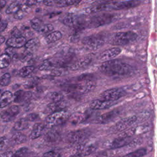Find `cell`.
I'll return each mask as SVG.
<instances>
[{
	"mask_svg": "<svg viewBox=\"0 0 157 157\" xmlns=\"http://www.w3.org/2000/svg\"><path fill=\"white\" fill-rule=\"evenodd\" d=\"M140 1H114L103 3L94 6L93 11L94 13L106 10H121L132 8L139 6Z\"/></svg>",
	"mask_w": 157,
	"mask_h": 157,
	"instance_id": "obj_2",
	"label": "cell"
},
{
	"mask_svg": "<svg viewBox=\"0 0 157 157\" xmlns=\"http://www.w3.org/2000/svg\"><path fill=\"white\" fill-rule=\"evenodd\" d=\"M1 9H2L5 6H6V1H3V0H1Z\"/></svg>",
	"mask_w": 157,
	"mask_h": 157,
	"instance_id": "obj_52",
	"label": "cell"
},
{
	"mask_svg": "<svg viewBox=\"0 0 157 157\" xmlns=\"http://www.w3.org/2000/svg\"><path fill=\"white\" fill-rule=\"evenodd\" d=\"M53 26L52 24H45L39 30V33L41 34H50L52 32H53L52 31L53 30Z\"/></svg>",
	"mask_w": 157,
	"mask_h": 157,
	"instance_id": "obj_36",
	"label": "cell"
},
{
	"mask_svg": "<svg viewBox=\"0 0 157 157\" xmlns=\"http://www.w3.org/2000/svg\"><path fill=\"white\" fill-rule=\"evenodd\" d=\"M26 140H27L26 136L20 132H15L12 135L11 137V141L15 145L24 143L26 141Z\"/></svg>",
	"mask_w": 157,
	"mask_h": 157,
	"instance_id": "obj_24",
	"label": "cell"
},
{
	"mask_svg": "<svg viewBox=\"0 0 157 157\" xmlns=\"http://www.w3.org/2000/svg\"><path fill=\"white\" fill-rule=\"evenodd\" d=\"M22 7V6L21 3L18 1H15L10 4L9 7L7 8L6 10V13L7 14H12L15 13L17 12H18L19 10H20Z\"/></svg>",
	"mask_w": 157,
	"mask_h": 157,
	"instance_id": "obj_27",
	"label": "cell"
},
{
	"mask_svg": "<svg viewBox=\"0 0 157 157\" xmlns=\"http://www.w3.org/2000/svg\"><path fill=\"white\" fill-rule=\"evenodd\" d=\"M10 63V56L6 53H3L0 58V67L1 69L5 68L9 66Z\"/></svg>",
	"mask_w": 157,
	"mask_h": 157,
	"instance_id": "obj_32",
	"label": "cell"
},
{
	"mask_svg": "<svg viewBox=\"0 0 157 157\" xmlns=\"http://www.w3.org/2000/svg\"><path fill=\"white\" fill-rule=\"evenodd\" d=\"M42 157H60V154L58 152L52 150L44 153Z\"/></svg>",
	"mask_w": 157,
	"mask_h": 157,
	"instance_id": "obj_41",
	"label": "cell"
},
{
	"mask_svg": "<svg viewBox=\"0 0 157 157\" xmlns=\"http://www.w3.org/2000/svg\"><path fill=\"white\" fill-rule=\"evenodd\" d=\"M95 87L94 83L88 78H82L73 86V89L80 94H86L92 91Z\"/></svg>",
	"mask_w": 157,
	"mask_h": 157,
	"instance_id": "obj_9",
	"label": "cell"
},
{
	"mask_svg": "<svg viewBox=\"0 0 157 157\" xmlns=\"http://www.w3.org/2000/svg\"><path fill=\"white\" fill-rule=\"evenodd\" d=\"M137 37V34L131 31L117 33L111 39L113 45H125L134 42Z\"/></svg>",
	"mask_w": 157,
	"mask_h": 157,
	"instance_id": "obj_4",
	"label": "cell"
},
{
	"mask_svg": "<svg viewBox=\"0 0 157 157\" xmlns=\"http://www.w3.org/2000/svg\"><path fill=\"white\" fill-rule=\"evenodd\" d=\"M121 52L119 47H112L102 52L99 55V59L104 62L114 59Z\"/></svg>",
	"mask_w": 157,
	"mask_h": 157,
	"instance_id": "obj_11",
	"label": "cell"
},
{
	"mask_svg": "<svg viewBox=\"0 0 157 157\" xmlns=\"http://www.w3.org/2000/svg\"><path fill=\"white\" fill-rule=\"evenodd\" d=\"M25 13V10L21 7V9L20 10H19L18 12H17L16 13H15L13 14V17L16 20H21L24 17Z\"/></svg>",
	"mask_w": 157,
	"mask_h": 157,
	"instance_id": "obj_42",
	"label": "cell"
},
{
	"mask_svg": "<svg viewBox=\"0 0 157 157\" xmlns=\"http://www.w3.org/2000/svg\"><path fill=\"white\" fill-rule=\"evenodd\" d=\"M32 93L28 91L18 90L13 94V102L15 103H25L29 101Z\"/></svg>",
	"mask_w": 157,
	"mask_h": 157,
	"instance_id": "obj_15",
	"label": "cell"
},
{
	"mask_svg": "<svg viewBox=\"0 0 157 157\" xmlns=\"http://www.w3.org/2000/svg\"><path fill=\"white\" fill-rule=\"evenodd\" d=\"M118 115V112L113 110L99 116L96 119V122L98 123H107L112 120Z\"/></svg>",
	"mask_w": 157,
	"mask_h": 157,
	"instance_id": "obj_19",
	"label": "cell"
},
{
	"mask_svg": "<svg viewBox=\"0 0 157 157\" xmlns=\"http://www.w3.org/2000/svg\"><path fill=\"white\" fill-rule=\"evenodd\" d=\"M83 45L90 50H97L102 47L104 44V40L101 37L96 36H89L82 39Z\"/></svg>",
	"mask_w": 157,
	"mask_h": 157,
	"instance_id": "obj_8",
	"label": "cell"
},
{
	"mask_svg": "<svg viewBox=\"0 0 157 157\" xmlns=\"http://www.w3.org/2000/svg\"><path fill=\"white\" fill-rule=\"evenodd\" d=\"M116 17L114 14L110 13H103L99 15H96L91 17L87 24V27L97 28L102 25H107L115 20Z\"/></svg>",
	"mask_w": 157,
	"mask_h": 157,
	"instance_id": "obj_6",
	"label": "cell"
},
{
	"mask_svg": "<svg viewBox=\"0 0 157 157\" xmlns=\"http://www.w3.org/2000/svg\"><path fill=\"white\" fill-rule=\"evenodd\" d=\"M11 34H12V37H20V36H22L20 31L17 27H14L12 29V30L11 31Z\"/></svg>",
	"mask_w": 157,
	"mask_h": 157,
	"instance_id": "obj_44",
	"label": "cell"
},
{
	"mask_svg": "<svg viewBox=\"0 0 157 157\" xmlns=\"http://www.w3.org/2000/svg\"><path fill=\"white\" fill-rule=\"evenodd\" d=\"M63 23L68 26H72L74 25V18L72 15L67 14L63 18Z\"/></svg>",
	"mask_w": 157,
	"mask_h": 157,
	"instance_id": "obj_39",
	"label": "cell"
},
{
	"mask_svg": "<svg viewBox=\"0 0 157 157\" xmlns=\"http://www.w3.org/2000/svg\"><path fill=\"white\" fill-rule=\"evenodd\" d=\"M19 107L18 105H13L2 111L1 113V118L4 122H9L13 120V118L19 113Z\"/></svg>",
	"mask_w": 157,
	"mask_h": 157,
	"instance_id": "obj_10",
	"label": "cell"
},
{
	"mask_svg": "<svg viewBox=\"0 0 157 157\" xmlns=\"http://www.w3.org/2000/svg\"><path fill=\"white\" fill-rule=\"evenodd\" d=\"M26 39L24 36L11 37L9 38L6 42V44L9 47L20 48L25 46L26 43Z\"/></svg>",
	"mask_w": 157,
	"mask_h": 157,
	"instance_id": "obj_16",
	"label": "cell"
},
{
	"mask_svg": "<svg viewBox=\"0 0 157 157\" xmlns=\"http://www.w3.org/2000/svg\"><path fill=\"white\" fill-rule=\"evenodd\" d=\"M7 26V22L5 20H1V26H0V31L1 32L4 31Z\"/></svg>",
	"mask_w": 157,
	"mask_h": 157,
	"instance_id": "obj_47",
	"label": "cell"
},
{
	"mask_svg": "<svg viewBox=\"0 0 157 157\" xmlns=\"http://www.w3.org/2000/svg\"><path fill=\"white\" fill-rule=\"evenodd\" d=\"M5 37L3 36H1L0 37V43L2 44L4 41H5Z\"/></svg>",
	"mask_w": 157,
	"mask_h": 157,
	"instance_id": "obj_53",
	"label": "cell"
},
{
	"mask_svg": "<svg viewBox=\"0 0 157 157\" xmlns=\"http://www.w3.org/2000/svg\"><path fill=\"white\" fill-rule=\"evenodd\" d=\"M45 126L43 123H37L34 124L33 127V129L29 135L30 139H35L39 137L43 134L44 129L45 128Z\"/></svg>",
	"mask_w": 157,
	"mask_h": 157,
	"instance_id": "obj_18",
	"label": "cell"
},
{
	"mask_svg": "<svg viewBox=\"0 0 157 157\" xmlns=\"http://www.w3.org/2000/svg\"><path fill=\"white\" fill-rule=\"evenodd\" d=\"M13 153L11 151H5L1 154V157H12Z\"/></svg>",
	"mask_w": 157,
	"mask_h": 157,
	"instance_id": "obj_48",
	"label": "cell"
},
{
	"mask_svg": "<svg viewBox=\"0 0 157 157\" xmlns=\"http://www.w3.org/2000/svg\"><path fill=\"white\" fill-rule=\"evenodd\" d=\"M125 94L126 92L123 89L113 88L108 89L102 92L101 94V97L102 99L114 102L123 97Z\"/></svg>",
	"mask_w": 157,
	"mask_h": 157,
	"instance_id": "obj_7",
	"label": "cell"
},
{
	"mask_svg": "<svg viewBox=\"0 0 157 157\" xmlns=\"http://www.w3.org/2000/svg\"><path fill=\"white\" fill-rule=\"evenodd\" d=\"M69 118L68 113L61 110L53 112L47 117L44 124L47 128H52L65 123Z\"/></svg>",
	"mask_w": 157,
	"mask_h": 157,
	"instance_id": "obj_3",
	"label": "cell"
},
{
	"mask_svg": "<svg viewBox=\"0 0 157 157\" xmlns=\"http://www.w3.org/2000/svg\"><path fill=\"white\" fill-rule=\"evenodd\" d=\"M40 2H43V1H28L25 2V4L26 6H31L33 5H35L37 3H40Z\"/></svg>",
	"mask_w": 157,
	"mask_h": 157,
	"instance_id": "obj_49",
	"label": "cell"
},
{
	"mask_svg": "<svg viewBox=\"0 0 157 157\" xmlns=\"http://www.w3.org/2000/svg\"><path fill=\"white\" fill-rule=\"evenodd\" d=\"M80 1H53V6L58 7H65L72 5H75V4L79 3Z\"/></svg>",
	"mask_w": 157,
	"mask_h": 157,
	"instance_id": "obj_29",
	"label": "cell"
},
{
	"mask_svg": "<svg viewBox=\"0 0 157 157\" xmlns=\"http://www.w3.org/2000/svg\"><path fill=\"white\" fill-rule=\"evenodd\" d=\"M30 24L31 28L36 30L39 31V30L41 28V27L44 25L42 23V21L41 20H40L38 18H34L30 21Z\"/></svg>",
	"mask_w": 157,
	"mask_h": 157,
	"instance_id": "obj_35",
	"label": "cell"
},
{
	"mask_svg": "<svg viewBox=\"0 0 157 157\" xmlns=\"http://www.w3.org/2000/svg\"><path fill=\"white\" fill-rule=\"evenodd\" d=\"M25 118L28 121H35V120H36L37 119L39 118V115L37 113H29V115H28Z\"/></svg>",
	"mask_w": 157,
	"mask_h": 157,
	"instance_id": "obj_43",
	"label": "cell"
},
{
	"mask_svg": "<svg viewBox=\"0 0 157 157\" xmlns=\"http://www.w3.org/2000/svg\"><path fill=\"white\" fill-rule=\"evenodd\" d=\"M33 66H26L23 67L19 71V75L21 77H26L29 76L34 71Z\"/></svg>",
	"mask_w": 157,
	"mask_h": 157,
	"instance_id": "obj_30",
	"label": "cell"
},
{
	"mask_svg": "<svg viewBox=\"0 0 157 157\" xmlns=\"http://www.w3.org/2000/svg\"><path fill=\"white\" fill-rule=\"evenodd\" d=\"M99 70L108 76H125L131 74L133 68L120 60L112 59L103 62L99 67Z\"/></svg>",
	"mask_w": 157,
	"mask_h": 157,
	"instance_id": "obj_1",
	"label": "cell"
},
{
	"mask_svg": "<svg viewBox=\"0 0 157 157\" xmlns=\"http://www.w3.org/2000/svg\"><path fill=\"white\" fill-rule=\"evenodd\" d=\"M137 120L136 116H131L124 118L118 121L115 125V130L118 132L126 130L128 128L131 126Z\"/></svg>",
	"mask_w": 157,
	"mask_h": 157,
	"instance_id": "obj_12",
	"label": "cell"
},
{
	"mask_svg": "<svg viewBox=\"0 0 157 157\" xmlns=\"http://www.w3.org/2000/svg\"><path fill=\"white\" fill-rule=\"evenodd\" d=\"M43 3L47 6H53V1H43Z\"/></svg>",
	"mask_w": 157,
	"mask_h": 157,
	"instance_id": "obj_51",
	"label": "cell"
},
{
	"mask_svg": "<svg viewBox=\"0 0 157 157\" xmlns=\"http://www.w3.org/2000/svg\"><path fill=\"white\" fill-rule=\"evenodd\" d=\"M147 154V150L145 148H139L134 151L130 152L121 157H143Z\"/></svg>",
	"mask_w": 157,
	"mask_h": 157,
	"instance_id": "obj_28",
	"label": "cell"
},
{
	"mask_svg": "<svg viewBox=\"0 0 157 157\" xmlns=\"http://www.w3.org/2000/svg\"><path fill=\"white\" fill-rule=\"evenodd\" d=\"M96 150V147L93 145H89L88 147L80 145L77 149L76 153L73 155L75 157H83L94 153Z\"/></svg>",
	"mask_w": 157,
	"mask_h": 157,
	"instance_id": "obj_17",
	"label": "cell"
},
{
	"mask_svg": "<svg viewBox=\"0 0 157 157\" xmlns=\"http://www.w3.org/2000/svg\"><path fill=\"white\" fill-rule=\"evenodd\" d=\"M7 55H8L9 56H14V51H13V48L12 47H8L6 50V52Z\"/></svg>",
	"mask_w": 157,
	"mask_h": 157,
	"instance_id": "obj_46",
	"label": "cell"
},
{
	"mask_svg": "<svg viewBox=\"0 0 157 157\" xmlns=\"http://www.w3.org/2000/svg\"><path fill=\"white\" fill-rule=\"evenodd\" d=\"M134 132L135 130L132 128L124 131L110 143L109 148L110 149H116L127 145L131 142V137Z\"/></svg>",
	"mask_w": 157,
	"mask_h": 157,
	"instance_id": "obj_5",
	"label": "cell"
},
{
	"mask_svg": "<svg viewBox=\"0 0 157 157\" xmlns=\"http://www.w3.org/2000/svg\"><path fill=\"white\" fill-rule=\"evenodd\" d=\"M29 152V150L26 147H21L13 153L12 157H26Z\"/></svg>",
	"mask_w": 157,
	"mask_h": 157,
	"instance_id": "obj_37",
	"label": "cell"
},
{
	"mask_svg": "<svg viewBox=\"0 0 157 157\" xmlns=\"http://www.w3.org/2000/svg\"><path fill=\"white\" fill-rule=\"evenodd\" d=\"M66 106V102L62 101L59 102H56V103L52 102V104H50L49 105H48L47 109L51 112H55L63 110V109Z\"/></svg>",
	"mask_w": 157,
	"mask_h": 157,
	"instance_id": "obj_25",
	"label": "cell"
},
{
	"mask_svg": "<svg viewBox=\"0 0 157 157\" xmlns=\"http://www.w3.org/2000/svg\"><path fill=\"white\" fill-rule=\"evenodd\" d=\"M86 118V116L82 113H74L69 117V121L72 124H77L83 122Z\"/></svg>",
	"mask_w": 157,
	"mask_h": 157,
	"instance_id": "obj_22",
	"label": "cell"
},
{
	"mask_svg": "<svg viewBox=\"0 0 157 157\" xmlns=\"http://www.w3.org/2000/svg\"><path fill=\"white\" fill-rule=\"evenodd\" d=\"M13 100V95L9 91H5L1 95L0 99V106L1 108H4L10 104V103Z\"/></svg>",
	"mask_w": 157,
	"mask_h": 157,
	"instance_id": "obj_20",
	"label": "cell"
},
{
	"mask_svg": "<svg viewBox=\"0 0 157 157\" xmlns=\"http://www.w3.org/2000/svg\"><path fill=\"white\" fill-rule=\"evenodd\" d=\"M62 37V34L59 31H55L48 34L46 37L45 40L47 44H51L55 42H56L61 39Z\"/></svg>",
	"mask_w": 157,
	"mask_h": 157,
	"instance_id": "obj_23",
	"label": "cell"
},
{
	"mask_svg": "<svg viewBox=\"0 0 157 157\" xmlns=\"http://www.w3.org/2000/svg\"><path fill=\"white\" fill-rule=\"evenodd\" d=\"M7 142V139L4 136H2L1 137V141H0V149L2 150L4 148V147L6 145Z\"/></svg>",
	"mask_w": 157,
	"mask_h": 157,
	"instance_id": "obj_45",
	"label": "cell"
},
{
	"mask_svg": "<svg viewBox=\"0 0 157 157\" xmlns=\"http://www.w3.org/2000/svg\"><path fill=\"white\" fill-rule=\"evenodd\" d=\"M88 136V133L84 130H77L70 132L67 136L68 140L72 143H79Z\"/></svg>",
	"mask_w": 157,
	"mask_h": 157,
	"instance_id": "obj_13",
	"label": "cell"
},
{
	"mask_svg": "<svg viewBox=\"0 0 157 157\" xmlns=\"http://www.w3.org/2000/svg\"><path fill=\"white\" fill-rule=\"evenodd\" d=\"M115 104L113 101H106L104 99H94L90 104V107L94 110H103L108 109Z\"/></svg>",
	"mask_w": 157,
	"mask_h": 157,
	"instance_id": "obj_14",
	"label": "cell"
},
{
	"mask_svg": "<svg viewBox=\"0 0 157 157\" xmlns=\"http://www.w3.org/2000/svg\"><path fill=\"white\" fill-rule=\"evenodd\" d=\"M64 98V96L62 93L59 92H53L51 93L49 96V99L52 101L53 103L59 102L63 101Z\"/></svg>",
	"mask_w": 157,
	"mask_h": 157,
	"instance_id": "obj_33",
	"label": "cell"
},
{
	"mask_svg": "<svg viewBox=\"0 0 157 157\" xmlns=\"http://www.w3.org/2000/svg\"><path fill=\"white\" fill-rule=\"evenodd\" d=\"M10 82V75L9 73H5L1 77L0 79V83L2 86H7Z\"/></svg>",
	"mask_w": 157,
	"mask_h": 157,
	"instance_id": "obj_38",
	"label": "cell"
},
{
	"mask_svg": "<svg viewBox=\"0 0 157 157\" xmlns=\"http://www.w3.org/2000/svg\"><path fill=\"white\" fill-rule=\"evenodd\" d=\"M39 45V41L37 38H33L26 42L25 47L28 50H34Z\"/></svg>",
	"mask_w": 157,
	"mask_h": 157,
	"instance_id": "obj_31",
	"label": "cell"
},
{
	"mask_svg": "<svg viewBox=\"0 0 157 157\" xmlns=\"http://www.w3.org/2000/svg\"><path fill=\"white\" fill-rule=\"evenodd\" d=\"M90 61H91V59L89 57H85L83 58H81L79 60H78L73 65H72L70 68L71 70L80 69V68L85 67L87 65H88Z\"/></svg>",
	"mask_w": 157,
	"mask_h": 157,
	"instance_id": "obj_21",
	"label": "cell"
},
{
	"mask_svg": "<svg viewBox=\"0 0 157 157\" xmlns=\"http://www.w3.org/2000/svg\"><path fill=\"white\" fill-rule=\"evenodd\" d=\"M61 74V71L59 69H54L52 70V72H51V75L53 76H58V75H60Z\"/></svg>",
	"mask_w": 157,
	"mask_h": 157,
	"instance_id": "obj_50",
	"label": "cell"
},
{
	"mask_svg": "<svg viewBox=\"0 0 157 157\" xmlns=\"http://www.w3.org/2000/svg\"><path fill=\"white\" fill-rule=\"evenodd\" d=\"M28 121L26 118H21L15 123L13 128L15 131H19L28 128Z\"/></svg>",
	"mask_w": 157,
	"mask_h": 157,
	"instance_id": "obj_26",
	"label": "cell"
},
{
	"mask_svg": "<svg viewBox=\"0 0 157 157\" xmlns=\"http://www.w3.org/2000/svg\"><path fill=\"white\" fill-rule=\"evenodd\" d=\"M59 135L56 131H50L46 134L45 139L46 141L49 142H53L59 139Z\"/></svg>",
	"mask_w": 157,
	"mask_h": 157,
	"instance_id": "obj_34",
	"label": "cell"
},
{
	"mask_svg": "<svg viewBox=\"0 0 157 157\" xmlns=\"http://www.w3.org/2000/svg\"><path fill=\"white\" fill-rule=\"evenodd\" d=\"M39 69L40 71H47V70H50V69L53 70V69H54V66L50 62L46 61V62H44L43 64H42L39 67Z\"/></svg>",
	"mask_w": 157,
	"mask_h": 157,
	"instance_id": "obj_40",
	"label": "cell"
}]
</instances>
